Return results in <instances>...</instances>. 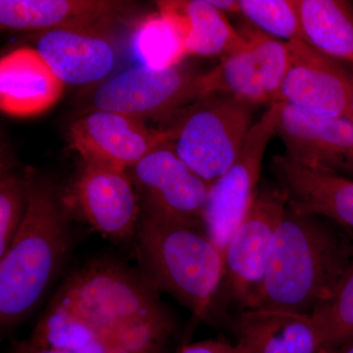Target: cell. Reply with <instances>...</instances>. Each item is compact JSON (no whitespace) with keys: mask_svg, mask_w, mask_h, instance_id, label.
I'll return each instance as SVG.
<instances>
[{"mask_svg":"<svg viewBox=\"0 0 353 353\" xmlns=\"http://www.w3.org/2000/svg\"><path fill=\"white\" fill-rule=\"evenodd\" d=\"M148 278L97 261L74 273L50 304L87 327L94 345L132 353H161L173 321Z\"/></svg>","mask_w":353,"mask_h":353,"instance_id":"cell-1","label":"cell"},{"mask_svg":"<svg viewBox=\"0 0 353 353\" xmlns=\"http://www.w3.org/2000/svg\"><path fill=\"white\" fill-rule=\"evenodd\" d=\"M352 259V232L288 205L253 309L312 315L333 296Z\"/></svg>","mask_w":353,"mask_h":353,"instance_id":"cell-2","label":"cell"},{"mask_svg":"<svg viewBox=\"0 0 353 353\" xmlns=\"http://www.w3.org/2000/svg\"><path fill=\"white\" fill-rule=\"evenodd\" d=\"M28 204L12 243L0 257V321L12 328L39 305L64 266L71 233L50 185L27 178Z\"/></svg>","mask_w":353,"mask_h":353,"instance_id":"cell-3","label":"cell"},{"mask_svg":"<svg viewBox=\"0 0 353 353\" xmlns=\"http://www.w3.org/2000/svg\"><path fill=\"white\" fill-rule=\"evenodd\" d=\"M137 238L146 278L205 317L225 277V256L205 229L143 214Z\"/></svg>","mask_w":353,"mask_h":353,"instance_id":"cell-4","label":"cell"},{"mask_svg":"<svg viewBox=\"0 0 353 353\" xmlns=\"http://www.w3.org/2000/svg\"><path fill=\"white\" fill-rule=\"evenodd\" d=\"M254 104L229 94L208 95L181 111L168 131L179 157L209 185L236 161L253 126Z\"/></svg>","mask_w":353,"mask_h":353,"instance_id":"cell-5","label":"cell"},{"mask_svg":"<svg viewBox=\"0 0 353 353\" xmlns=\"http://www.w3.org/2000/svg\"><path fill=\"white\" fill-rule=\"evenodd\" d=\"M205 97L204 73H194L179 65L166 69L141 65L97 85L83 113L102 110L143 121L165 119Z\"/></svg>","mask_w":353,"mask_h":353,"instance_id":"cell-6","label":"cell"},{"mask_svg":"<svg viewBox=\"0 0 353 353\" xmlns=\"http://www.w3.org/2000/svg\"><path fill=\"white\" fill-rule=\"evenodd\" d=\"M280 102L269 108L253 124L234 164L210 188L204 228L206 234L225 256L228 245L256 196L262 162L275 136Z\"/></svg>","mask_w":353,"mask_h":353,"instance_id":"cell-7","label":"cell"},{"mask_svg":"<svg viewBox=\"0 0 353 353\" xmlns=\"http://www.w3.org/2000/svg\"><path fill=\"white\" fill-rule=\"evenodd\" d=\"M289 203L281 185L257 190L248 214L225 253V277L230 296L243 310L255 308L274 236Z\"/></svg>","mask_w":353,"mask_h":353,"instance_id":"cell-8","label":"cell"},{"mask_svg":"<svg viewBox=\"0 0 353 353\" xmlns=\"http://www.w3.org/2000/svg\"><path fill=\"white\" fill-rule=\"evenodd\" d=\"M131 179L143 214L204 228L211 185L179 157L170 139L132 166Z\"/></svg>","mask_w":353,"mask_h":353,"instance_id":"cell-9","label":"cell"},{"mask_svg":"<svg viewBox=\"0 0 353 353\" xmlns=\"http://www.w3.org/2000/svg\"><path fill=\"white\" fill-rule=\"evenodd\" d=\"M275 136L284 155L310 170L353 179V122L280 103Z\"/></svg>","mask_w":353,"mask_h":353,"instance_id":"cell-10","label":"cell"},{"mask_svg":"<svg viewBox=\"0 0 353 353\" xmlns=\"http://www.w3.org/2000/svg\"><path fill=\"white\" fill-rule=\"evenodd\" d=\"M292 61L289 43L259 34L250 37L245 48L223 57L204 73L206 95L222 94L248 103L279 102Z\"/></svg>","mask_w":353,"mask_h":353,"instance_id":"cell-11","label":"cell"},{"mask_svg":"<svg viewBox=\"0 0 353 353\" xmlns=\"http://www.w3.org/2000/svg\"><path fill=\"white\" fill-rule=\"evenodd\" d=\"M72 150L85 163L132 168L160 143L170 139L168 130H154L145 121L124 114L94 110L83 113L69 128Z\"/></svg>","mask_w":353,"mask_h":353,"instance_id":"cell-12","label":"cell"},{"mask_svg":"<svg viewBox=\"0 0 353 353\" xmlns=\"http://www.w3.org/2000/svg\"><path fill=\"white\" fill-rule=\"evenodd\" d=\"M289 44L292 61L279 102L318 115L350 119L353 75L341 61L304 41Z\"/></svg>","mask_w":353,"mask_h":353,"instance_id":"cell-13","label":"cell"},{"mask_svg":"<svg viewBox=\"0 0 353 353\" xmlns=\"http://www.w3.org/2000/svg\"><path fill=\"white\" fill-rule=\"evenodd\" d=\"M75 199L88 222L103 236L126 240L137 231L139 199L124 169L85 162Z\"/></svg>","mask_w":353,"mask_h":353,"instance_id":"cell-14","label":"cell"},{"mask_svg":"<svg viewBox=\"0 0 353 353\" xmlns=\"http://www.w3.org/2000/svg\"><path fill=\"white\" fill-rule=\"evenodd\" d=\"M34 50L64 85L101 82L112 72L118 57L109 29L99 28L41 32Z\"/></svg>","mask_w":353,"mask_h":353,"instance_id":"cell-15","label":"cell"},{"mask_svg":"<svg viewBox=\"0 0 353 353\" xmlns=\"http://www.w3.org/2000/svg\"><path fill=\"white\" fill-rule=\"evenodd\" d=\"M129 8L116 0H0V26L11 31L109 29L125 19Z\"/></svg>","mask_w":353,"mask_h":353,"instance_id":"cell-16","label":"cell"},{"mask_svg":"<svg viewBox=\"0 0 353 353\" xmlns=\"http://www.w3.org/2000/svg\"><path fill=\"white\" fill-rule=\"evenodd\" d=\"M233 328L248 353L324 352V334L314 315L248 309L234 318Z\"/></svg>","mask_w":353,"mask_h":353,"instance_id":"cell-17","label":"cell"},{"mask_svg":"<svg viewBox=\"0 0 353 353\" xmlns=\"http://www.w3.org/2000/svg\"><path fill=\"white\" fill-rule=\"evenodd\" d=\"M272 170L290 208L322 216L353 233V179L304 168L284 154L274 157Z\"/></svg>","mask_w":353,"mask_h":353,"instance_id":"cell-18","label":"cell"},{"mask_svg":"<svg viewBox=\"0 0 353 353\" xmlns=\"http://www.w3.org/2000/svg\"><path fill=\"white\" fill-rule=\"evenodd\" d=\"M63 90L36 50L18 48L0 60V108L8 115H41L59 101Z\"/></svg>","mask_w":353,"mask_h":353,"instance_id":"cell-19","label":"cell"},{"mask_svg":"<svg viewBox=\"0 0 353 353\" xmlns=\"http://www.w3.org/2000/svg\"><path fill=\"white\" fill-rule=\"evenodd\" d=\"M157 6L178 30L187 54L226 57L250 43L209 0H161Z\"/></svg>","mask_w":353,"mask_h":353,"instance_id":"cell-20","label":"cell"},{"mask_svg":"<svg viewBox=\"0 0 353 353\" xmlns=\"http://www.w3.org/2000/svg\"><path fill=\"white\" fill-rule=\"evenodd\" d=\"M304 41L341 62L353 65V8L343 0H297Z\"/></svg>","mask_w":353,"mask_h":353,"instance_id":"cell-21","label":"cell"},{"mask_svg":"<svg viewBox=\"0 0 353 353\" xmlns=\"http://www.w3.org/2000/svg\"><path fill=\"white\" fill-rule=\"evenodd\" d=\"M134 50L143 65L154 69L178 66L187 55L178 30L160 13L146 18L139 26Z\"/></svg>","mask_w":353,"mask_h":353,"instance_id":"cell-22","label":"cell"},{"mask_svg":"<svg viewBox=\"0 0 353 353\" xmlns=\"http://www.w3.org/2000/svg\"><path fill=\"white\" fill-rule=\"evenodd\" d=\"M240 13L274 39L304 41L297 0H239Z\"/></svg>","mask_w":353,"mask_h":353,"instance_id":"cell-23","label":"cell"},{"mask_svg":"<svg viewBox=\"0 0 353 353\" xmlns=\"http://www.w3.org/2000/svg\"><path fill=\"white\" fill-rule=\"evenodd\" d=\"M312 315L321 324L324 352H333L353 340V259L336 292Z\"/></svg>","mask_w":353,"mask_h":353,"instance_id":"cell-24","label":"cell"},{"mask_svg":"<svg viewBox=\"0 0 353 353\" xmlns=\"http://www.w3.org/2000/svg\"><path fill=\"white\" fill-rule=\"evenodd\" d=\"M28 204L27 179L1 171L0 181V257L12 243Z\"/></svg>","mask_w":353,"mask_h":353,"instance_id":"cell-25","label":"cell"},{"mask_svg":"<svg viewBox=\"0 0 353 353\" xmlns=\"http://www.w3.org/2000/svg\"><path fill=\"white\" fill-rule=\"evenodd\" d=\"M179 353H248L238 343L232 345L225 340L199 341L185 345Z\"/></svg>","mask_w":353,"mask_h":353,"instance_id":"cell-26","label":"cell"},{"mask_svg":"<svg viewBox=\"0 0 353 353\" xmlns=\"http://www.w3.org/2000/svg\"><path fill=\"white\" fill-rule=\"evenodd\" d=\"M9 353H80L77 350H60L53 348H43L32 345L29 341L15 343Z\"/></svg>","mask_w":353,"mask_h":353,"instance_id":"cell-27","label":"cell"},{"mask_svg":"<svg viewBox=\"0 0 353 353\" xmlns=\"http://www.w3.org/2000/svg\"><path fill=\"white\" fill-rule=\"evenodd\" d=\"M209 2L223 13H240L239 0H209Z\"/></svg>","mask_w":353,"mask_h":353,"instance_id":"cell-28","label":"cell"},{"mask_svg":"<svg viewBox=\"0 0 353 353\" xmlns=\"http://www.w3.org/2000/svg\"><path fill=\"white\" fill-rule=\"evenodd\" d=\"M328 353H353V340Z\"/></svg>","mask_w":353,"mask_h":353,"instance_id":"cell-29","label":"cell"},{"mask_svg":"<svg viewBox=\"0 0 353 353\" xmlns=\"http://www.w3.org/2000/svg\"><path fill=\"white\" fill-rule=\"evenodd\" d=\"M352 75H353V74H352ZM350 119L352 120L353 122V88H352V101H350Z\"/></svg>","mask_w":353,"mask_h":353,"instance_id":"cell-30","label":"cell"}]
</instances>
